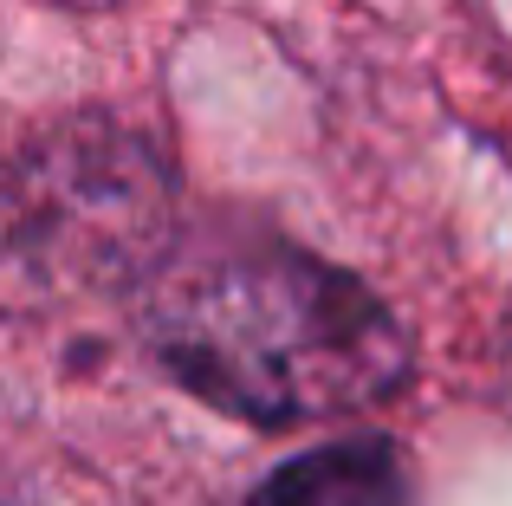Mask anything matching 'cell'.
Returning a JSON list of instances; mask_svg holds the SVG:
<instances>
[{"label":"cell","mask_w":512,"mask_h":506,"mask_svg":"<svg viewBox=\"0 0 512 506\" xmlns=\"http://www.w3.org/2000/svg\"><path fill=\"white\" fill-rule=\"evenodd\" d=\"M240 506H415V494L402 455L383 435H350V442L292 455Z\"/></svg>","instance_id":"3957f363"},{"label":"cell","mask_w":512,"mask_h":506,"mask_svg":"<svg viewBox=\"0 0 512 506\" xmlns=\"http://www.w3.org/2000/svg\"><path fill=\"white\" fill-rule=\"evenodd\" d=\"M143 344L182 390L260 429L376 409L415 370L396 312L279 234L175 241L143 286Z\"/></svg>","instance_id":"6da1fadb"},{"label":"cell","mask_w":512,"mask_h":506,"mask_svg":"<svg viewBox=\"0 0 512 506\" xmlns=\"http://www.w3.org/2000/svg\"><path fill=\"white\" fill-rule=\"evenodd\" d=\"M175 241V176L143 130L78 111L13 150L7 260L20 286H150Z\"/></svg>","instance_id":"7a4b0ae2"}]
</instances>
